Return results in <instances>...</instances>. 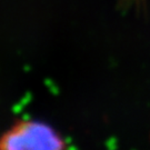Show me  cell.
I'll return each instance as SVG.
<instances>
[{
    "label": "cell",
    "instance_id": "obj_1",
    "mask_svg": "<svg viewBox=\"0 0 150 150\" xmlns=\"http://www.w3.org/2000/svg\"><path fill=\"white\" fill-rule=\"evenodd\" d=\"M66 141L50 125L39 120H20L0 134V149H64Z\"/></svg>",
    "mask_w": 150,
    "mask_h": 150
}]
</instances>
